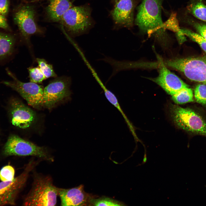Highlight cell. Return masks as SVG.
Returning a JSON list of instances; mask_svg holds the SVG:
<instances>
[{"label":"cell","mask_w":206,"mask_h":206,"mask_svg":"<svg viewBox=\"0 0 206 206\" xmlns=\"http://www.w3.org/2000/svg\"><path fill=\"white\" fill-rule=\"evenodd\" d=\"M164 0H142L137 8L135 24L142 32L150 35H162L165 33L161 17Z\"/></svg>","instance_id":"6da1fadb"},{"label":"cell","mask_w":206,"mask_h":206,"mask_svg":"<svg viewBox=\"0 0 206 206\" xmlns=\"http://www.w3.org/2000/svg\"><path fill=\"white\" fill-rule=\"evenodd\" d=\"M58 191L50 177L35 174L32 187L24 198L23 205L55 206Z\"/></svg>","instance_id":"7a4b0ae2"},{"label":"cell","mask_w":206,"mask_h":206,"mask_svg":"<svg viewBox=\"0 0 206 206\" xmlns=\"http://www.w3.org/2000/svg\"><path fill=\"white\" fill-rule=\"evenodd\" d=\"M3 154L6 157L32 156L50 162L54 158L46 148L40 146L16 135L8 139L4 146Z\"/></svg>","instance_id":"3957f363"},{"label":"cell","mask_w":206,"mask_h":206,"mask_svg":"<svg viewBox=\"0 0 206 206\" xmlns=\"http://www.w3.org/2000/svg\"><path fill=\"white\" fill-rule=\"evenodd\" d=\"M170 111L175 123L187 132L206 137V122L192 109L173 105Z\"/></svg>","instance_id":"277c9868"},{"label":"cell","mask_w":206,"mask_h":206,"mask_svg":"<svg viewBox=\"0 0 206 206\" xmlns=\"http://www.w3.org/2000/svg\"><path fill=\"white\" fill-rule=\"evenodd\" d=\"M89 7L72 6L63 15L59 22L66 31L72 35H77L85 31L91 23Z\"/></svg>","instance_id":"5b68a950"},{"label":"cell","mask_w":206,"mask_h":206,"mask_svg":"<svg viewBox=\"0 0 206 206\" xmlns=\"http://www.w3.org/2000/svg\"><path fill=\"white\" fill-rule=\"evenodd\" d=\"M165 64L181 72L191 81L206 85V57L171 60L167 61Z\"/></svg>","instance_id":"8992f818"},{"label":"cell","mask_w":206,"mask_h":206,"mask_svg":"<svg viewBox=\"0 0 206 206\" xmlns=\"http://www.w3.org/2000/svg\"><path fill=\"white\" fill-rule=\"evenodd\" d=\"M36 11L33 5L27 3L19 6L14 14L15 23L22 35L27 41L31 35L44 32L43 28L37 23Z\"/></svg>","instance_id":"52a82bcc"},{"label":"cell","mask_w":206,"mask_h":206,"mask_svg":"<svg viewBox=\"0 0 206 206\" xmlns=\"http://www.w3.org/2000/svg\"><path fill=\"white\" fill-rule=\"evenodd\" d=\"M37 163L31 160L19 175L11 181L0 182V206L16 205V199L25 185L29 173Z\"/></svg>","instance_id":"ba28073f"},{"label":"cell","mask_w":206,"mask_h":206,"mask_svg":"<svg viewBox=\"0 0 206 206\" xmlns=\"http://www.w3.org/2000/svg\"><path fill=\"white\" fill-rule=\"evenodd\" d=\"M6 71L13 79L3 83L17 92L30 106L36 108L43 106V88L42 86L31 82H23L18 80L7 69Z\"/></svg>","instance_id":"9c48e42d"},{"label":"cell","mask_w":206,"mask_h":206,"mask_svg":"<svg viewBox=\"0 0 206 206\" xmlns=\"http://www.w3.org/2000/svg\"><path fill=\"white\" fill-rule=\"evenodd\" d=\"M71 82L70 78L64 76L51 81L43 88V106L50 108L69 96Z\"/></svg>","instance_id":"30bf717a"},{"label":"cell","mask_w":206,"mask_h":206,"mask_svg":"<svg viewBox=\"0 0 206 206\" xmlns=\"http://www.w3.org/2000/svg\"><path fill=\"white\" fill-rule=\"evenodd\" d=\"M10 108L11 123L14 126L22 129L27 128L35 119V112L17 99L11 100Z\"/></svg>","instance_id":"8fae6325"},{"label":"cell","mask_w":206,"mask_h":206,"mask_svg":"<svg viewBox=\"0 0 206 206\" xmlns=\"http://www.w3.org/2000/svg\"><path fill=\"white\" fill-rule=\"evenodd\" d=\"M159 74L152 80L171 96L189 86L177 75L169 70L159 58Z\"/></svg>","instance_id":"7c38bea8"},{"label":"cell","mask_w":206,"mask_h":206,"mask_svg":"<svg viewBox=\"0 0 206 206\" xmlns=\"http://www.w3.org/2000/svg\"><path fill=\"white\" fill-rule=\"evenodd\" d=\"M58 195L62 206L90 205L91 199L96 197L85 192L83 185L70 189L59 188Z\"/></svg>","instance_id":"4fadbf2b"},{"label":"cell","mask_w":206,"mask_h":206,"mask_svg":"<svg viewBox=\"0 0 206 206\" xmlns=\"http://www.w3.org/2000/svg\"><path fill=\"white\" fill-rule=\"evenodd\" d=\"M136 0H120L116 3L112 15L116 23L128 28L132 26Z\"/></svg>","instance_id":"5bb4252c"},{"label":"cell","mask_w":206,"mask_h":206,"mask_svg":"<svg viewBox=\"0 0 206 206\" xmlns=\"http://www.w3.org/2000/svg\"><path fill=\"white\" fill-rule=\"evenodd\" d=\"M72 6L70 0H49L45 9L46 17L51 22H59L64 14Z\"/></svg>","instance_id":"9a60e30c"},{"label":"cell","mask_w":206,"mask_h":206,"mask_svg":"<svg viewBox=\"0 0 206 206\" xmlns=\"http://www.w3.org/2000/svg\"><path fill=\"white\" fill-rule=\"evenodd\" d=\"M15 40L13 37L0 33V59L11 54L13 52Z\"/></svg>","instance_id":"2e32d148"},{"label":"cell","mask_w":206,"mask_h":206,"mask_svg":"<svg viewBox=\"0 0 206 206\" xmlns=\"http://www.w3.org/2000/svg\"><path fill=\"white\" fill-rule=\"evenodd\" d=\"M187 8L188 13L199 19L206 22V5L201 1H192Z\"/></svg>","instance_id":"e0dca14e"},{"label":"cell","mask_w":206,"mask_h":206,"mask_svg":"<svg viewBox=\"0 0 206 206\" xmlns=\"http://www.w3.org/2000/svg\"><path fill=\"white\" fill-rule=\"evenodd\" d=\"M104 92V95L108 100L119 111L123 117L131 131L134 130L132 124L124 113L119 103L118 100L115 95L108 89L103 83L100 84Z\"/></svg>","instance_id":"ac0fdd59"},{"label":"cell","mask_w":206,"mask_h":206,"mask_svg":"<svg viewBox=\"0 0 206 206\" xmlns=\"http://www.w3.org/2000/svg\"><path fill=\"white\" fill-rule=\"evenodd\" d=\"M171 96L173 100L178 104H184L193 101V91L189 87L182 89Z\"/></svg>","instance_id":"d6986e66"},{"label":"cell","mask_w":206,"mask_h":206,"mask_svg":"<svg viewBox=\"0 0 206 206\" xmlns=\"http://www.w3.org/2000/svg\"><path fill=\"white\" fill-rule=\"evenodd\" d=\"M90 205L115 206H126V205L122 202L108 197L102 196L92 199L90 201Z\"/></svg>","instance_id":"ffe728a7"},{"label":"cell","mask_w":206,"mask_h":206,"mask_svg":"<svg viewBox=\"0 0 206 206\" xmlns=\"http://www.w3.org/2000/svg\"><path fill=\"white\" fill-rule=\"evenodd\" d=\"M181 30L185 36L199 44L202 49L206 52V39L198 33L185 28H181Z\"/></svg>","instance_id":"44dd1931"},{"label":"cell","mask_w":206,"mask_h":206,"mask_svg":"<svg viewBox=\"0 0 206 206\" xmlns=\"http://www.w3.org/2000/svg\"><path fill=\"white\" fill-rule=\"evenodd\" d=\"M36 61L38 66L46 78L56 77L57 75L54 70L52 65L48 64L43 59L37 58Z\"/></svg>","instance_id":"7402d4cb"},{"label":"cell","mask_w":206,"mask_h":206,"mask_svg":"<svg viewBox=\"0 0 206 206\" xmlns=\"http://www.w3.org/2000/svg\"><path fill=\"white\" fill-rule=\"evenodd\" d=\"M28 71L30 82L40 83L46 79L39 66L29 68Z\"/></svg>","instance_id":"603a6c76"},{"label":"cell","mask_w":206,"mask_h":206,"mask_svg":"<svg viewBox=\"0 0 206 206\" xmlns=\"http://www.w3.org/2000/svg\"><path fill=\"white\" fill-rule=\"evenodd\" d=\"M194 96L196 102L203 105L206 104V85L200 84L195 89Z\"/></svg>","instance_id":"cb8c5ba5"},{"label":"cell","mask_w":206,"mask_h":206,"mask_svg":"<svg viewBox=\"0 0 206 206\" xmlns=\"http://www.w3.org/2000/svg\"><path fill=\"white\" fill-rule=\"evenodd\" d=\"M15 170L11 165L3 167L0 171V180L2 181H11L14 178Z\"/></svg>","instance_id":"d4e9b609"},{"label":"cell","mask_w":206,"mask_h":206,"mask_svg":"<svg viewBox=\"0 0 206 206\" xmlns=\"http://www.w3.org/2000/svg\"><path fill=\"white\" fill-rule=\"evenodd\" d=\"M164 28L176 32H179L180 28L179 27L178 20L176 17V14L172 13L168 19L164 23Z\"/></svg>","instance_id":"484cf974"},{"label":"cell","mask_w":206,"mask_h":206,"mask_svg":"<svg viewBox=\"0 0 206 206\" xmlns=\"http://www.w3.org/2000/svg\"><path fill=\"white\" fill-rule=\"evenodd\" d=\"M189 23L194 27L198 34L206 39V24L190 20Z\"/></svg>","instance_id":"4316f807"},{"label":"cell","mask_w":206,"mask_h":206,"mask_svg":"<svg viewBox=\"0 0 206 206\" xmlns=\"http://www.w3.org/2000/svg\"><path fill=\"white\" fill-rule=\"evenodd\" d=\"M9 9L8 0H0V14L5 16Z\"/></svg>","instance_id":"83f0119b"},{"label":"cell","mask_w":206,"mask_h":206,"mask_svg":"<svg viewBox=\"0 0 206 206\" xmlns=\"http://www.w3.org/2000/svg\"><path fill=\"white\" fill-rule=\"evenodd\" d=\"M0 28L5 29L9 28L5 16L0 14Z\"/></svg>","instance_id":"f1b7e54d"},{"label":"cell","mask_w":206,"mask_h":206,"mask_svg":"<svg viewBox=\"0 0 206 206\" xmlns=\"http://www.w3.org/2000/svg\"><path fill=\"white\" fill-rule=\"evenodd\" d=\"M147 161V157L146 151L145 148L144 149V152L143 161L141 165H143L145 164Z\"/></svg>","instance_id":"f546056e"},{"label":"cell","mask_w":206,"mask_h":206,"mask_svg":"<svg viewBox=\"0 0 206 206\" xmlns=\"http://www.w3.org/2000/svg\"><path fill=\"white\" fill-rule=\"evenodd\" d=\"M120 0H114V1H115V3H117L118 1H120Z\"/></svg>","instance_id":"4dcf8cb0"}]
</instances>
